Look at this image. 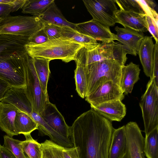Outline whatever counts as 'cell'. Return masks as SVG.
<instances>
[{
	"mask_svg": "<svg viewBox=\"0 0 158 158\" xmlns=\"http://www.w3.org/2000/svg\"><path fill=\"white\" fill-rule=\"evenodd\" d=\"M114 128L111 121L92 108L70 127V139L79 158H109Z\"/></svg>",
	"mask_w": 158,
	"mask_h": 158,
	"instance_id": "6da1fadb",
	"label": "cell"
},
{
	"mask_svg": "<svg viewBox=\"0 0 158 158\" xmlns=\"http://www.w3.org/2000/svg\"><path fill=\"white\" fill-rule=\"evenodd\" d=\"M84 46L66 38L48 40L40 44L28 43L25 50L32 58H42L50 60L59 59L65 63L74 60L80 50Z\"/></svg>",
	"mask_w": 158,
	"mask_h": 158,
	"instance_id": "7a4b0ae2",
	"label": "cell"
},
{
	"mask_svg": "<svg viewBox=\"0 0 158 158\" xmlns=\"http://www.w3.org/2000/svg\"><path fill=\"white\" fill-rule=\"evenodd\" d=\"M86 66L85 97L107 81H111L119 85L122 66L116 60L105 59Z\"/></svg>",
	"mask_w": 158,
	"mask_h": 158,
	"instance_id": "3957f363",
	"label": "cell"
},
{
	"mask_svg": "<svg viewBox=\"0 0 158 158\" xmlns=\"http://www.w3.org/2000/svg\"><path fill=\"white\" fill-rule=\"evenodd\" d=\"M44 27L43 23L38 16L9 15L0 22V34L29 38Z\"/></svg>",
	"mask_w": 158,
	"mask_h": 158,
	"instance_id": "277c9868",
	"label": "cell"
},
{
	"mask_svg": "<svg viewBox=\"0 0 158 158\" xmlns=\"http://www.w3.org/2000/svg\"><path fill=\"white\" fill-rule=\"evenodd\" d=\"M29 56L26 52L0 60V79L12 87H25V70Z\"/></svg>",
	"mask_w": 158,
	"mask_h": 158,
	"instance_id": "5b68a950",
	"label": "cell"
},
{
	"mask_svg": "<svg viewBox=\"0 0 158 158\" xmlns=\"http://www.w3.org/2000/svg\"><path fill=\"white\" fill-rule=\"evenodd\" d=\"M139 106L146 136L158 126V86L152 77L148 82L146 90L141 97Z\"/></svg>",
	"mask_w": 158,
	"mask_h": 158,
	"instance_id": "8992f818",
	"label": "cell"
},
{
	"mask_svg": "<svg viewBox=\"0 0 158 158\" xmlns=\"http://www.w3.org/2000/svg\"><path fill=\"white\" fill-rule=\"evenodd\" d=\"M25 92L33 110L40 115L49 102L48 94L43 92L36 73L33 59L29 56L25 70Z\"/></svg>",
	"mask_w": 158,
	"mask_h": 158,
	"instance_id": "52a82bcc",
	"label": "cell"
},
{
	"mask_svg": "<svg viewBox=\"0 0 158 158\" xmlns=\"http://www.w3.org/2000/svg\"><path fill=\"white\" fill-rule=\"evenodd\" d=\"M93 19L109 27L116 23L115 13L118 11L115 0H83Z\"/></svg>",
	"mask_w": 158,
	"mask_h": 158,
	"instance_id": "ba28073f",
	"label": "cell"
},
{
	"mask_svg": "<svg viewBox=\"0 0 158 158\" xmlns=\"http://www.w3.org/2000/svg\"><path fill=\"white\" fill-rule=\"evenodd\" d=\"M123 92L119 85L111 81H108L98 87L85 98L91 107L116 100L122 101L124 98Z\"/></svg>",
	"mask_w": 158,
	"mask_h": 158,
	"instance_id": "9c48e42d",
	"label": "cell"
},
{
	"mask_svg": "<svg viewBox=\"0 0 158 158\" xmlns=\"http://www.w3.org/2000/svg\"><path fill=\"white\" fill-rule=\"evenodd\" d=\"M127 144L123 158H145L143 150L144 138L137 123L130 122L125 126Z\"/></svg>",
	"mask_w": 158,
	"mask_h": 158,
	"instance_id": "30bf717a",
	"label": "cell"
},
{
	"mask_svg": "<svg viewBox=\"0 0 158 158\" xmlns=\"http://www.w3.org/2000/svg\"><path fill=\"white\" fill-rule=\"evenodd\" d=\"M76 31L89 36L96 41L109 43L116 40V34L110 31V27L92 19L76 24Z\"/></svg>",
	"mask_w": 158,
	"mask_h": 158,
	"instance_id": "8fae6325",
	"label": "cell"
},
{
	"mask_svg": "<svg viewBox=\"0 0 158 158\" xmlns=\"http://www.w3.org/2000/svg\"><path fill=\"white\" fill-rule=\"evenodd\" d=\"M29 38L20 36L0 34V60L26 52L25 45Z\"/></svg>",
	"mask_w": 158,
	"mask_h": 158,
	"instance_id": "7c38bea8",
	"label": "cell"
},
{
	"mask_svg": "<svg viewBox=\"0 0 158 158\" xmlns=\"http://www.w3.org/2000/svg\"><path fill=\"white\" fill-rule=\"evenodd\" d=\"M40 116L56 132L66 138H70V127L55 104L49 102Z\"/></svg>",
	"mask_w": 158,
	"mask_h": 158,
	"instance_id": "4fadbf2b",
	"label": "cell"
},
{
	"mask_svg": "<svg viewBox=\"0 0 158 158\" xmlns=\"http://www.w3.org/2000/svg\"><path fill=\"white\" fill-rule=\"evenodd\" d=\"M116 40L122 43L130 52L136 56L141 43L145 37L143 32L129 28L116 27Z\"/></svg>",
	"mask_w": 158,
	"mask_h": 158,
	"instance_id": "5bb4252c",
	"label": "cell"
},
{
	"mask_svg": "<svg viewBox=\"0 0 158 158\" xmlns=\"http://www.w3.org/2000/svg\"><path fill=\"white\" fill-rule=\"evenodd\" d=\"M25 87H12L5 93L0 102L11 104L29 115L33 110L25 92Z\"/></svg>",
	"mask_w": 158,
	"mask_h": 158,
	"instance_id": "9a60e30c",
	"label": "cell"
},
{
	"mask_svg": "<svg viewBox=\"0 0 158 158\" xmlns=\"http://www.w3.org/2000/svg\"><path fill=\"white\" fill-rule=\"evenodd\" d=\"M145 14H140L118 10L115 13L116 23L122 25L124 28L145 32L148 30Z\"/></svg>",
	"mask_w": 158,
	"mask_h": 158,
	"instance_id": "2e32d148",
	"label": "cell"
},
{
	"mask_svg": "<svg viewBox=\"0 0 158 158\" xmlns=\"http://www.w3.org/2000/svg\"><path fill=\"white\" fill-rule=\"evenodd\" d=\"M74 61L76 68L74 71V78L76 90L81 98H85L87 81L86 49L83 47L79 51Z\"/></svg>",
	"mask_w": 158,
	"mask_h": 158,
	"instance_id": "e0dca14e",
	"label": "cell"
},
{
	"mask_svg": "<svg viewBox=\"0 0 158 158\" xmlns=\"http://www.w3.org/2000/svg\"><path fill=\"white\" fill-rule=\"evenodd\" d=\"M91 108L110 121H120L126 114L125 106L119 100L105 102Z\"/></svg>",
	"mask_w": 158,
	"mask_h": 158,
	"instance_id": "ac0fdd59",
	"label": "cell"
},
{
	"mask_svg": "<svg viewBox=\"0 0 158 158\" xmlns=\"http://www.w3.org/2000/svg\"><path fill=\"white\" fill-rule=\"evenodd\" d=\"M30 115L38 125L39 135L48 136L51 140L64 148L73 147L70 138H66L56 132L35 112L32 110Z\"/></svg>",
	"mask_w": 158,
	"mask_h": 158,
	"instance_id": "d6986e66",
	"label": "cell"
},
{
	"mask_svg": "<svg viewBox=\"0 0 158 158\" xmlns=\"http://www.w3.org/2000/svg\"><path fill=\"white\" fill-rule=\"evenodd\" d=\"M19 111L11 104L0 102V128L11 137L18 135L16 131L15 120Z\"/></svg>",
	"mask_w": 158,
	"mask_h": 158,
	"instance_id": "ffe728a7",
	"label": "cell"
},
{
	"mask_svg": "<svg viewBox=\"0 0 158 158\" xmlns=\"http://www.w3.org/2000/svg\"><path fill=\"white\" fill-rule=\"evenodd\" d=\"M154 47L152 37L145 36L138 52L144 72L147 77L150 78L152 76Z\"/></svg>",
	"mask_w": 158,
	"mask_h": 158,
	"instance_id": "44dd1931",
	"label": "cell"
},
{
	"mask_svg": "<svg viewBox=\"0 0 158 158\" xmlns=\"http://www.w3.org/2000/svg\"><path fill=\"white\" fill-rule=\"evenodd\" d=\"M140 71L139 65L132 62L122 66L119 86L125 94L131 93L134 84L139 79Z\"/></svg>",
	"mask_w": 158,
	"mask_h": 158,
	"instance_id": "7402d4cb",
	"label": "cell"
},
{
	"mask_svg": "<svg viewBox=\"0 0 158 158\" xmlns=\"http://www.w3.org/2000/svg\"><path fill=\"white\" fill-rule=\"evenodd\" d=\"M127 144L125 126L114 129L110 148L109 158H123L126 152Z\"/></svg>",
	"mask_w": 158,
	"mask_h": 158,
	"instance_id": "603a6c76",
	"label": "cell"
},
{
	"mask_svg": "<svg viewBox=\"0 0 158 158\" xmlns=\"http://www.w3.org/2000/svg\"><path fill=\"white\" fill-rule=\"evenodd\" d=\"M38 17L43 22L69 27L76 31V24L67 20L57 7L55 1Z\"/></svg>",
	"mask_w": 158,
	"mask_h": 158,
	"instance_id": "cb8c5ba5",
	"label": "cell"
},
{
	"mask_svg": "<svg viewBox=\"0 0 158 158\" xmlns=\"http://www.w3.org/2000/svg\"><path fill=\"white\" fill-rule=\"evenodd\" d=\"M15 126L18 135L31 134L38 130V125L28 114L19 111L17 113L15 120Z\"/></svg>",
	"mask_w": 158,
	"mask_h": 158,
	"instance_id": "d4e9b609",
	"label": "cell"
},
{
	"mask_svg": "<svg viewBox=\"0 0 158 158\" xmlns=\"http://www.w3.org/2000/svg\"><path fill=\"white\" fill-rule=\"evenodd\" d=\"M33 59L35 72L44 93L48 94L47 84L50 71L49 64L51 60L42 58Z\"/></svg>",
	"mask_w": 158,
	"mask_h": 158,
	"instance_id": "484cf974",
	"label": "cell"
},
{
	"mask_svg": "<svg viewBox=\"0 0 158 158\" xmlns=\"http://www.w3.org/2000/svg\"><path fill=\"white\" fill-rule=\"evenodd\" d=\"M54 1V0H26L22 8L23 14L39 16Z\"/></svg>",
	"mask_w": 158,
	"mask_h": 158,
	"instance_id": "4316f807",
	"label": "cell"
},
{
	"mask_svg": "<svg viewBox=\"0 0 158 158\" xmlns=\"http://www.w3.org/2000/svg\"><path fill=\"white\" fill-rule=\"evenodd\" d=\"M143 150L147 158H158V126L145 136Z\"/></svg>",
	"mask_w": 158,
	"mask_h": 158,
	"instance_id": "83f0119b",
	"label": "cell"
},
{
	"mask_svg": "<svg viewBox=\"0 0 158 158\" xmlns=\"http://www.w3.org/2000/svg\"><path fill=\"white\" fill-rule=\"evenodd\" d=\"M26 139L21 141L22 149L28 158H41L40 143L34 139L31 134L24 135Z\"/></svg>",
	"mask_w": 158,
	"mask_h": 158,
	"instance_id": "f1b7e54d",
	"label": "cell"
},
{
	"mask_svg": "<svg viewBox=\"0 0 158 158\" xmlns=\"http://www.w3.org/2000/svg\"><path fill=\"white\" fill-rule=\"evenodd\" d=\"M40 144L41 158H64L63 150L64 147L47 139Z\"/></svg>",
	"mask_w": 158,
	"mask_h": 158,
	"instance_id": "f546056e",
	"label": "cell"
},
{
	"mask_svg": "<svg viewBox=\"0 0 158 158\" xmlns=\"http://www.w3.org/2000/svg\"><path fill=\"white\" fill-rule=\"evenodd\" d=\"M67 38L86 48H90L98 45L97 41L91 37L71 29L69 32Z\"/></svg>",
	"mask_w": 158,
	"mask_h": 158,
	"instance_id": "4dcf8cb0",
	"label": "cell"
},
{
	"mask_svg": "<svg viewBox=\"0 0 158 158\" xmlns=\"http://www.w3.org/2000/svg\"><path fill=\"white\" fill-rule=\"evenodd\" d=\"M42 22L44 25V29L47 35L48 40L64 38L65 33L69 27Z\"/></svg>",
	"mask_w": 158,
	"mask_h": 158,
	"instance_id": "1f68e13d",
	"label": "cell"
},
{
	"mask_svg": "<svg viewBox=\"0 0 158 158\" xmlns=\"http://www.w3.org/2000/svg\"><path fill=\"white\" fill-rule=\"evenodd\" d=\"M3 138V146L11 152L16 158H28L22 149L20 141L7 135H4Z\"/></svg>",
	"mask_w": 158,
	"mask_h": 158,
	"instance_id": "d6a6232c",
	"label": "cell"
},
{
	"mask_svg": "<svg viewBox=\"0 0 158 158\" xmlns=\"http://www.w3.org/2000/svg\"><path fill=\"white\" fill-rule=\"evenodd\" d=\"M120 9L135 13L145 14L137 0H115Z\"/></svg>",
	"mask_w": 158,
	"mask_h": 158,
	"instance_id": "836d02e7",
	"label": "cell"
},
{
	"mask_svg": "<svg viewBox=\"0 0 158 158\" xmlns=\"http://www.w3.org/2000/svg\"><path fill=\"white\" fill-rule=\"evenodd\" d=\"M137 0L145 15L151 17L158 24V15L154 9L155 4L152 0Z\"/></svg>",
	"mask_w": 158,
	"mask_h": 158,
	"instance_id": "e575fe53",
	"label": "cell"
},
{
	"mask_svg": "<svg viewBox=\"0 0 158 158\" xmlns=\"http://www.w3.org/2000/svg\"><path fill=\"white\" fill-rule=\"evenodd\" d=\"M48 40V37L43 28L29 38L28 43L38 45L44 43Z\"/></svg>",
	"mask_w": 158,
	"mask_h": 158,
	"instance_id": "d590c367",
	"label": "cell"
},
{
	"mask_svg": "<svg viewBox=\"0 0 158 158\" xmlns=\"http://www.w3.org/2000/svg\"><path fill=\"white\" fill-rule=\"evenodd\" d=\"M145 18L148 31L154 38L156 42H158V24L151 17L146 15Z\"/></svg>",
	"mask_w": 158,
	"mask_h": 158,
	"instance_id": "8d00e7d4",
	"label": "cell"
},
{
	"mask_svg": "<svg viewBox=\"0 0 158 158\" xmlns=\"http://www.w3.org/2000/svg\"><path fill=\"white\" fill-rule=\"evenodd\" d=\"M152 77L158 86V42L154 44Z\"/></svg>",
	"mask_w": 158,
	"mask_h": 158,
	"instance_id": "74e56055",
	"label": "cell"
},
{
	"mask_svg": "<svg viewBox=\"0 0 158 158\" xmlns=\"http://www.w3.org/2000/svg\"><path fill=\"white\" fill-rule=\"evenodd\" d=\"M17 10L14 6L0 3V22L8 16L10 12Z\"/></svg>",
	"mask_w": 158,
	"mask_h": 158,
	"instance_id": "f35d334b",
	"label": "cell"
},
{
	"mask_svg": "<svg viewBox=\"0 0 158 158\" xmlns=\"http://www.w3.org/2000/svg\"><path fill=\"white\" fill-rule=\"evenodd\" d=\"M63 154L64 158H79L76 148H64L63 150Z\"/></svg>",
	"mask_w": 158,
	"mask_h": 158,
	"instance_id": "ab89813d",
	"label": "cell"
},
{
	"mask_svg": "<svg viewBox=\"0 0 158 158\" xmlns=\"http://www.w3.org/2000/svg\"><path fill=\"white\" fill-rule=\"evenodd\" d=\"M26 0H0V3L14 6L18 10L22 8Z\"/></svg>",
	"mask_w": 158,
	"mask_h": 158,
	"instance_id": "60d3db41",
	"label": "cell"
},
{
	"mask_svg": "<svg viewBox=\"0 0 158 158\" xmlns=\"http://www.w3.org/2000/svg\"><path fill=\"white\" fill-rule=\"evenodd\" d=\"M0 158H16L14 154L0 144Z\"/></svg>",
	"mask_w": 158,
	"mask_h": 158,
	"instance_id": "b9f144b4",
	"label": "cell"
},
{
	"mask_svg": "<svg viewBox=\"0 0 158 158\" xmlns=\"http://www.w3.org/2000/svg\"><path fill=\"white\" fill-rule=\"evenodd\" d=\"M11 87L8 83L0 79V102L6 92Z\"/></svg>",
	"mask_w": 158,
	"mask_h": 158,
	"instance_id": "7bdbcfd3",
	"label": "cell"
}]
</instances>
